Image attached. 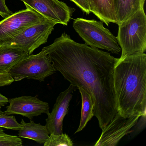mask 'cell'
I'll return each mask as SVG.
<instances>
[{
    "instance_id": "cb8c5ba5",
    "label": "cell",
    "mask_w": 146,
    "mask_h": 146,
    "mask_svg": "<svg viewBox=\"0 0 146 146\" xmlns=\"http://www.w3.org/2000/svg\"><path fill=\"white\" fill-rule=\"evenodd\" d=\"M8 101L9 100L8 98L0 93V106H4L8 103Z\"/></svg>"
},
{
    "instance_id": "7c38bea8",
    "label": "cell",
    "mask_w": 146,
    "mask_h": 146,
    "mask_svg": "<svg viewBox=\"0 0 146 146\" xmlns=\"http://www.w3.org/2000/svg\"><path fill=\"white\" fill-rule=\"evenodd\" d=\"M29 55L26 50L14 45L0 46V73H8L16 64Z\"/></svg>"
},
{
    "instance_id": "8fae6325",
    "label": "cell",
    "mask_w": 146,
    "mask_h": 146,
    "mask_svg": "<svg viewBox=\"0 0 146 146\" xmlns=\"http://www.w3.org/2000/svg\"><path fill=\"white\" fill-rule=\"evenodd\" d=\"M77 89L76 87L70 84L67 89L60 93L57 97L52 112L48 114L46 119V125L49 135L63 133V120L68 113L72 94Z\"/></svg>"
},
{
    "instance_id": "d6986e66",
    "label": "cell",
    "mask_w": 146,
    "mask_h": 146,
    "mask_svg": "<svg viewBox=\"0 0 146 146\" xmlns=\"http://www.w3.org/2000/svg\"><path fill=\"white\" fill-rule=\"evenodd\" d=\"M23 141L17 136L11 135L5 133L0 127V146H22Z\"/></svg>"
},
{
    "instance_id": "e0dca14e",
    "label": "cell",
    "mask_w": 146,
    "mask_h": 146,
    "mask_svg": "<svg viewBox=\"0 0 146 146\" xmlns=\"http://www.w3.org/2000/svg\"><path fill=\"white\" fill-rule=\"evenodd\" d=\"M43 145L44 146H73L74 143L68 135L63 133L58 135L51 134Z\"/></svg>"
},
{
    "instance_id": "5bb4252c",
    "label": "cell",
    "mask_w": 146,
    "mask_h": 146,
    "mask_svg": "<svg viewBox=\"0 0 146 146\" xmlns=\"http://www.w3.org/2000/svg\"><path fill=\"white\" fill-rule=\"evenodd\" d=\"M90 8L91 13L107 26L116 23L114 0H92Z\"/></svg>"
},
{
    "instance_id": "4fadbf2b",
    "label": "cell",
    "mask_w": 146,
    "mask_h": 146,
    "mask_svg": "<svg viewBox=\"0 0 146 146\" xmlns=\"http://www.w3.org/2000/svg\"><path fill=\"white\" fill-rule=\"evenodd\" d=\"M20 124L22 128L19 130V137L31 139L40 144H44L49 137V134L46 125L36 123L31 120L26 123L23 119Z\"/></svg>"
},
{
    "instance_id": "ba28073f",
    "label": "cell",
    "mask_w": 146,
    "mask_h": 146,
    "mask_svg": "<svg viewBox=\"0 0 146 146\" xmlns=\"http://www.w3.org/2000/svg\"><path fill=\"white\" fill-rule=\"evenodd\" d=\"M31 9L57 24L68 25L76 9L59 0H20Z\"/></svg>"
},
{
    "instance_id": "2e32d148",
    "label": "cell",
    "mask_w": 146,
    "mask_h": 146,
    "mask_svg": "<svg viewBox=\"0 0 146 146\" xmlns=\"http://www.w3.org/2000/svg\"><path fill=\"white\" fill-rule=\"evenodd\" d=\"M78 89L82 96V111L80 124L75 133L82 130L87 125L88 122L91 120L94 116V105L92 98L82 89L79 88Z\"/></svg>"
},
{
    "instance_id": "484cf974",
    "label": "cell",
    "mask_w": 146,
    "mask_h": 146,
    "mask_svg": "<svg viewBox=\"0 0 146 146\" xmlns=\"http://www.w3.org/2000/svg\"><path fill=\"white\" fill-rule=\"evenodd\" d=\"M1 106H0V113H2L4 112L2 111L1 110Z\"/></svg>"
},
{
    "instance_id": "ffe728a7",
    "label": "cell",
    "mask_w": 146,
    "mask_h": 146,
    "mask_svg": "<svg viewBox=\"0 0 146 146\" xmlns=\"http://www.w3.org/2000/svg\"><path fill=\"white\" fill-rule=\"evenodd\" d=\"M146 125V113H145L139 117L135 124L131 128V132L130 133L131 137H134L142 131Z\"/></svg>"
},
{
    "instance_id": "ac0fdd59",
    "label": "cell",
    "mask_w": 146,
    "mask_h": 146,
    "mask_svg": "<svg viewBox=\"0 0 146 146\" xmlns=\"http://www.w3.org/2000/svg\"><path fill=\"white\" fill-rule=\"evenodd\" d=\"M0 127L19 131L22 128V125L17 121L15 116L6 114L4 112L0 113Z\"/></svg>"
},
{
    "instance_id": "603a6c76",
    "label": "cell",
    "mask_w": 146,
    "mask_h": 146,
    "mask_svg": "<svg viewBox=\"0 0 146 146\" xmlns=\"http://www.w3.org/2000/svg\"><path fill=\"white\" fill-rule=\"evenodd\" d=\"M12 14L6 5L5 0H0V16L5 19Z\"/></svg>"
},
{
    "instance_id": "3957f363",
    "label": "cell",
    "mask_w": 146,
    "mask_h": 146,
    "mask_svg": "<svg viewBox=\"0 0 146 146\" xmlns=\"http://www.w3.org/2000/svg\"><path fill=\"white\" fill-rule=\"evenodd\" d=\"M118 25L116 37L121 48L119 59L144 53L146 50V16L144 7Z\"/></svg>"
},
{
    "instance_id": "9a60e30c",
    "label": "cell",
    "mask_w": 146,
    "mask_h": 146,
    "mask_svg": "<svg viewBox=\"0 0 146 146\" xmlns=\"http://www.w3.org/2000/svg\"><path fill=\"white\" fill-rule=\"evenodd\" d=\"M145 0H114L116 23L117 25L126 20L142 7Z\"/></svg>"
},
{
    "instance_id": "9c48e42d",
    "label": "cell",
    "mask_w": 146,
    "mask_h": 146,
    "mask_svg": "<svg viewBox=\"0 0 146 146\" xmlns=\"http://www.w3.org/2000/svg\"><path fill=\"white\" fill-rule=\"evenodd\" d=\"M140 115L128 117L117 113L111 122L102 129L101 135L95 146H115L125 135L131 132V128L137 122Z\"/></svg>"
},
{
    "instance_id": "7a4b0ae2",
    "label": "cell",
    "mask_w": 146,
    "mask_h": 146,
    "mask_svg": "<svg viewBox=\"0 0 146 146\" xmlns=\"http://www.w3.org/2000/svg\"><path fill=\"white\" fill-rule=\"evenodd\" d=\"M113 85L118 112L125 117L146 113V54L118 59L114 66Z\"/></svg>"
},
{
    "instance_id": "6da1fadb",
    "label": "cell",
    "mask_w": 146,
    "mask_h": 146,
    "mask_svg": "<svg viewBox=\"0 0 146 146\" xmlns=\"http://www.w3.org/2000/svg\"><path fill=\"white\" fill-rule=\"evenodd\" d=\"M55 71L92 98L94 116L102 129L118 112L113 85L114 66L119 58L109 53L73 40L64 33L43 48Z\"/></svg>"
},
{
    "instance_id": "8992f818",
    "label": "cell",
    "mask_w": 146,
    "mask_h": 146,
    "mask_svg": "<svg viewBox=\"0 0 146 146\" xmlns=\"http://www.w3.org/2000/svg\"><path fill=\"white\" fill-rule=\"evenodd\" d=\"M46 19L35 11L28 8L13 13L0 21V46L7 45L26 28Z\"/></svg>"
},
{
    "instance_id": "7402d4cb",
    "label": "cell",
    "mask_w": 146,
    "mask_h": 146,
    "mask_svg": "<svg viewBox=\"0 0 146 146\" xmlns=\"http://www.w3.org/2000/svg\"><path fill=\"white\" fill-rule=\"evenodd\" d=\"M14 82L9 73H0V87L10 85Z\"/></svg>"
},
{
    "instance_id": "277c9868",
    "label": "cell",
    "mask_w": 146,
    "mask_h": 146,
    "mask_svg": "<svg viewBox=\"0 0 146 146\" xmlns=\"http://www.w3.org/2000/svg\"><path fill=\"white\" fill-rule=\"evenodd\" d=\"M73 27L88 46L115 54L121 52L117 37L104 27L102 21L78 18L73 21Z\"/></svg>"
},
{
    "instance_id": "44dd1931",
    "label": "cell",
    "mask_w": 146,
    "mask_h": 146,
    "mask_svg": "<svg viewBox=\"0 0 146 146\" xmlns=\"http://www.w3.org/2000/svg\"><path fill=\"white\" fill-rule=\"evenodd\" d=\"M71 1L78 7L84 13L90 14L91 13V8L88 0H70Z\"/></svg>"
},
{
    "instance_id": "5b68a950",
    "label": "cell",
    "mask_w": 146,
    "mask_h": 146,
    "mask_svg": "<svg viewBox=\"0 0 146 146\" xmlns=\"http://www.w3.org/2000/svg\"><path fill=\"white\" fill-rule=\"evenodd\" d=\"M55 71L46 52L42 48L39 53L29 54L20 60L8 73L14 82L27 78L41 82Z\"/></svg>"
},
{
    "instance_id": "30bf717a",
    "label": "cell",
    "mask_w": 146,
    "mask_h": 146,
    "mask_svg": "<svg viewBox=\"0 0 146 146\" xmlns=\"http://www.w3.org/2000/svg\"><path fill=\"white\" fill-rule=\"evenodd\" d=\"M9 105L4 113L8 115L18 114L32 119L42 113H49V106L35 96H23L9 100Z\"/></svg>"
},
{
    "instance_id": "52a82bcc",
    "label": "cell",
    "mask_w": 146,
    "mask_h": 146,
    "mask_svg": "<svg viewBox=\"0 0 146 146\" xmlns=\"http://www.w3.org/2000/svg\"><path fill=\"white\" fill-rule=\"evenodd\" d=\"M56 24L48 19L28 27L14 36L7 45H13L26 50L29 54L47 42Z\"/></svg>"
},
{
    "instance_id": "d4e9b609",
    "label": "cell",
    "mask_w": 146,
    "mask_h": 146,
    "mask_svg": "<svg viewBox=\"0 0 146 146\" xmlns=\"http://www.w3.org/2000/svg\"><path fill=\"white\" fill-rule=\"evenodd\" d=\"M88 1L89 3L90 7H91V3H92V0H88Z\"/></svg>"
}]
</instances>
